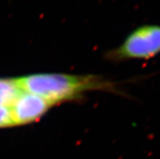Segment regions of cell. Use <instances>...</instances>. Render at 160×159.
<instances>
[{"label": "cell", "mask_w": 160, "mask_h": 159, "mask_svg": "<svg viewBox=\"0 0 160 159\" xmlns=\"http://www.w3.org/2000/svg\"><path fill=\"white\" fill-rule=\"evenodd\" d=\"M51 104L42 97L23 91L10 106L14 125H24L40 119Z\"/></svg>", "instance_id": "obj_3"}, {"label": "cell", "mask_w": 160, "mask_h": 159, "mask_svg": "<svg viewBox=\"0 0 160 159\" xmlns=\"http://www.w3.org/2000/svg\"><path fill=\"white\" fill-rule=\"evenodd\" d=\"M160 54V24H144L130 32L107 57L113 61L146 60Z\"/></svg>", "instance_id": "obj_2"}, {"label": "cell", "mask_w": 160, "mask_h": 159, "mask_svg": "<svg viewBox=\"0 0 160 159\" xmlns=\"http://www.w3.org/2000/svg\"><path fill=\"white\" fill-rule=\"evenodd\" d=\"M16 80L23 90L42 97L51 105L74 100L87 91L111 87V84L94 76L63 73H37Z\"/></svg>", "instance_id": "obj_1"}, {"label": "cell", "mask_w": 160, "mask_h": 159, "mask_svg": "<svg viewBox=\"0 0 160 159\" xmlns=\"http://www.w3.org/2000/svg\"><path fill=\"white\" fill-rule=\"evenodd\" d=\"M14 126L12 112L9 106L0 104V128L10 127Z\"/></svg>", "instance_id": "obj_5"}, {"label": "cell", "mask_w": 160, "mask_h": 159, "mask_svg": "<svg viewBox=\"0 0 160 159\" xmlns=\"http://www.w3.org/2000/svg\"><path fill=\"white\" fill-rule=\"evenodd\" d=\"M23 91L16 78H0V104L10 107Z\"/></svg>", "instance_id": "obj_4"}]
</instances>
